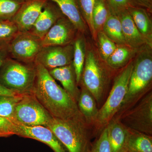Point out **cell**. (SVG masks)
Returning <instances> with one entry per match:
<instances>
[{
  "label": "cell",
  "instance_id": "1",
  "mask_svg": "<svg viewBox=\"0 0 152 152\" xmlns=\"http://www.w3.org/2000/svg\"><path fill=\"white\" fill-rule=\"evenodd\" d=\"M35 64L36 77L32 93L50 115L66 120L81 114L77 103L58 85L49 71L40 64Z\"/></svg>",
  "mask_w": 152,
  "mask_h": 152
},
{
  "label": "cell",
  "instance_id": "2",
  "mask_svg": "<svg viewBox=\"0 0 152 152\" xmlns=\"http://www.w3.org/2000/svg\"><path fill=\"white\" fill-rule=\"evenodd\" d=\"M46 127L51 130L68 152H88L94 137L93 129L81 114L66 120L51 118Z\"/></svg>",
  "mask_w": 152,
  "mask_h": 152
},
{
  "label": "cell",
  "instance_id": "3",
  "mask_svg": "<svg viewBox=\"0 0 152 152\" xmlns=\"http://www.w3.org/2000/svg\"><path fill=\"white\" fill-rule=\"evenodd\" d=\"M151 48H142L133 61L127 92L121 107L114 118L119 116L151 91L152 57Z\"/></svg>",
  "mask_w": 152,
  "mask_h": 152
},
{
  "label": "cell",
  "instance_id": "4",
  "mask_svg": "<svg viewBox=\"0 0 152 152\" xmlns=\"http://www.w3.org/2000/svg\"><path fill=\"white\" fill-rule=\"evenodd\" d=\"M133 68L131 61L115 77L111 89L105 101L99 109L93 134L96 137L119 111L127 92Z\"/></svg>",
  "mask_w": 152,
  "mask_h": 152
},
{
  "label": "cell",
  "instance_id": "5",
  "mask_svg": "<svg viewBox=\"0 0 152 152\" xmlns=\"http://www.w3.org/2000/svg\"><path fill=\"white\" fill-rule=\"evenodd\" d=\"M110 70L107 65L101 62L92 50L86 52L79 86H83L91 93L99 109L103 104L109 93Z\"/></svg>",
  "mask_w": 152,
  "mask_h": 152
},
{
  "label": "cell",
  "instance_id": "6",
  "mask_svg": "<svg viewBox=\"0 0 152 152\" xmlns=\"http://www.w3.org/2000/svg\"><path fill=\"white\" fill-rule=\"evenodd\" d=\"M36 77L35 63L27 64L10 58L0 69V83L22 94L32 93Z\"/></svg>",
  "mask_w": 152,
  "mask_h": 152
},
{
  "label": "cell",
  "instance_id": "7",
  "mask_svg": "<svg viewBox=\"0 0 152 152\" xmlns=\"http://www.w3.org/2000/svg\"><path fill=\"white\" fill-rule=\"evenodd\" d=\"M118 119L126 127L152 136V92L150 91Z\"/></svg>",
  "mask_w": 152,
  "mask_h": 152
},
{
  "label": "cell",
  "instance_id": "8",
  "mask_svg": "<svg viewBox=\"0 0 152 152\" xmlns=\"http://www.w3.org/2000/svg\"><path fill=\"white\" fill-rule=\"evenodd\" d=\"M51 118L31 93L22 96L15 107L11 120L16 124L46 127Z\"/></svg>",
  "mask_w": 152,
  "mask_h": 152
},
{
  "label": "cell",
  "instance_id": "9",
  "mask_svg": "<svg viewBox=\"0 0 152 152\" xmlns=\"http://www.w3.org/2000/svg\"><path fill=\"white\" fill-rule=\"evenodd\" d=\"M42 48L40 38L29 31L19 32L8 44L10 58L27 64L35 63Z\"/></svg>",
  "mask_w": 152,
  "mask_h": 152
},
{
  "label": "cell",
  "instance_id": "10",
  "mask_svg": "<svg viewBox=\"0 0 152 152\" xmlns=\"http://www.w3.org/2000/svg\"><path fill=\"white\" fill-rule=\"evenodd\" d=\"M73 42L65 46L44 47L36 58L35 63L39 64L49 71L72 63Z\"/></svg>",
  "mask_w": 152,
  "mask_h": 152
},
{
  "label": "cell",
  "instance_id": "11",
  "mask_svg": "<svg viewBox=\"0 0 152 152\" xmlns=\"http://www.w3.org/2000/svg\"><path fill=\"white\" fill-rule=\"evenodd\" d=\"M77 30L66 17L59 19L42 39L43 47L65 46L72 43Z\"/></svg>",
  "mask_w": 152,
  "mask_h": 152
},
{
  "label": "cell",
  "instance_id": "12",
  "mask_svg": "<svg viewBox=\"0 0 152 152\" xmlns=\"http://www.w3.org/2000/svg\"><path fill=\"white\" fill-rule=\"evenodd\" d=\"M15 135L42 142L50 147L54 152H68L51 130L44 126H28L16 124Z\"/></svg>",
  "mask_w": 152,
  "mask_h": 152
},
{
  "label": "cell",
  "instance_id": "13",
  "mask_svg": "<svg viewBox=\"0 0 152 152\" xmlns=\"http://www.w3.org/2000/svg\"><path fill=\"white\" fill-rule=\"evenodd\" d=\"M48 0H25L12 20L20 32L29 31Z\"/></svg>",
  "mask_w": 152,
  "mask_h": 152
},
{
  "label": "cell",
  "instance_id": "14",
  "mask_svg": "<svg viewBox=\"0 0 152 152\" xmlns=\"http://www.w3.org/2000/svg\"><path fill=\"white\" fill-rule=\"evenodd\" d=\"M64 16L58 7L48 0L29 32L42 39L57 21Z\"/></svg>",
  "mask_w": 152,
  "mask_h": 152
},
{
  "label": "cell",
  "instance_id": "15",
  "mask_svg": "<svg viewBox=\"0 0 152 152\" xmlns=\"http://www.w3.org/2000/svg\"><path fill=\"white\" fill-rule=\"evenodd\" d=\"M115 14L121 21L127 45L137 50H140L148 45L143 36L136 27L127 9L119 11Z\"/></svg>",
  "mask_w": 152,
  "mask_h": 152
},
{
  "label": "cell",
  "instance_id": "16",
  "mask_svg": "<svg viewBox=\"0 0 152 152\" xmlns=\"http://www.w3.org/2000/svg\"><path fill=\"white\" fill-rule=\"evenodd\" d=\"M49 72L55 80L61 83L63 88L77 103L80 89L79 88L77 83L72 63L68 65L50 70Z\"/></svg>",
  "mask_w": 152,
  "mask_h": 152
},
{
  "label": "cell",
  "instance_id": "17",
  "mask_svg": "<svg viewBox=\"0 0 152 152\" xmlns=\"http://www.w3.org/2000/svg\"><path fill=\"white\" fill-rule=\"evenodd\" d=\"M79 86L80 87V92L77 102L78 107L86 123L93 130L99 113L97 104L89 91L83 86Z\"/></svg>",
  "mask_w": 152,
  "mask_h": 152
},
{
  "label": "cell",
  "instance_id": "18",
  "mask_svg": "<svg viewBox=\"0 0 152 152\" xmlns=\"http://www.w3.org/2000/svg\"><path fill=\"white\" fill-rule=\"evenodd\" d=\"M59 8L65 17L67 18L75 27L79 32H88V26L83 18L77 0H50Z\"/></svg>",
  "mask_w": 152,
  "mask_h": 152
},
{
  "label": "cell",
  "instance_id": "19",
  "mask_svg": "<svg viewBox=\"0 0 152 152\" xmlns=\"http://www.w3.org/2000/svg\"><path fill=\"white\" fill-rule=\"evenodd\" d=\"M128 129L122 152H152V136Z\"/></svg>",
  "mask_w": 152,
  "mask_h": 152
},
{
  "label": "cell",
  "instance_id": "20",
  "mask_svg": "<svg viewBox=\"0 0 152 152\" xmlns=\"http://www.w3.org/2000/svg\"><path fill=\"white\" fill-rule=\"evenodd\" d=\"M136 27L143 36L148 45L151 48L152 25L148 10L140 7H133L127 9Z\"/></svg>",
  "mask_w": 152,
  "mask_h": 152
},
{
  "label": "cell",
  "instance_id": "21",
  "mask_svg": "<svg viewBox=\"0 0 152 152\" xmlns=\"http://www.w3.org/2000/svg\"><path fill=\"white\" fill-rule=\"evenodd\" d=\"M107 126L111 152H121L127 134V128L117 118H113Z\"/></svg>",
  "mask_w": 152,
  "mask_h": 152
},
{
  "label": "cell",
  "instance_id": "22",
  "mask_svg": "<svg viewBox=\"0 0 152 152\" xmlns=\"http://www.w3.org/2000/svg\"><path fill=\"white\" fill-rule=\"evenodd\" d=\"M137 50L126 45H117L115 51L105 62L113 70L122 69L130 62V61L137 53Z\"/></svg>",
  "mask_w": 152,
  "mask_h": 152
},
{
  "label": "cell",
  "instance_id": "23",
  "mask_svg": "<svg viewBox=\"0 0 152 152\" xmlns=\"http://www.w3.org/2000/svg\"><path fill=\"white\" fill-rule=\"evenodd\" d=\"M102 31L116 45H126L121 21L110 8L108 18L103 27Z\"/></svg>",
  "mask_w": 152,
  "mask_h": 152
},
{
  "label": "cell",
  "instance_id": "24",
  "mask_svg": "<svg viewBox=\"0 0 152 152\" xmlns=\"http://www.w3.org/2000/svg\"><path fill=\"white\" fill-rule=\"evenodd\" d=\"M78 33L73 42L72 64L75 72L77 83L79 86L84 66L86 49L84 38Z\"/></svg>",
  "mask_w": 152,
  "mask_h": 152
},
{
  "label": "cell",
  "instance_id": "25",
  "mask_svg": "<svg viewBox=\"0 0 152 152\" xmlns=\"http://www.w3.org/2000/svg\"><path fill=\"white\" fill-rule=\"evenodd\" d=\"M110 12V7L106 0H96L93 9L92 20L96 35L98 32L102 31Z\"/></svg>",
  "mask_w": 152,
  "mask_h": 152
},
{
  "label": "cell",
  "instance_id": "26",
  "mask_svg": "<svg viewBox=\"0 0 152 152\" xmlns=\"http://www.w3.org/2000/svg\"><path fill=\"white\" fill-rule=\"evenodd\" d=\"M83 18L94 39L96 38L92 20L93 9L96 0H77Z\"/></svg>",
  "mask_w": 152,
  "mask_h": 152
},
{
  "label": "cell",
  "instance_id": "27",
  "mask_svg": "<svg viewBox=\"0 0 152 152\" xmlns=\"http://www.w3.org/2000/svg\"><path fill=\"white\" fill-rule=\"evenodd\" d=\"M99 51L102 59L105 62L110 56L115 51L117 45L107 37L102 31L97 33Z\"/></svg>",
  "mask_w": 152,
  "mask_h": 152
},
{
  "label": "cell",
  "instance_id": "28",
  "mask_svg": "<svg viewBox=\"0 0 152 152\" xmlns=\"http://www.w3.org/2000/svg\"><path fill=\"white\" fill-rule=\"evenodd\" d=\"M25 0H0V19L12 20Z\"/></svg>",
  "mask_w": 152,
  "mask_h": 152
},
{
  "label": "cell",
  "instance_id": "29",
  "mask_svg": "<svg viewBox=\"0 0 152 152\" xmlns=\"http://www.w3.org/2000/svg\"><path fill=\"white\" fill-rule=\"evenodd\" d=\"M19 32L12 20L0 19V42L8 45Z\"/></svg>",
  "mask_w": 152,
  "mask_h": 152
},
{
  "label": "cell",
  "instance_id": "30",
  "mask_svg": "<svg viewBox=\"0 0 152 152\" xmlns=\"http://www.w3.org/2000/svg\"><path fill=\"white\" fill-rule=\"evenodd\" d=\"M23 95L17 96H0V116L11 120L15 107Z\"/></svg>",
  "mask_w": 152,
  "mask_h": 152
},
{
  "label": "cell",
  "instance_id": "31",
  "mask_svg": "<svg viewBox=\"0 0 152 152\" xmlns=\"http://www.w3.org/2000/svg\"><path fill=\"white\" fill-rule=\"evenodd\" d=\"M88 152H111L108 137L107 126L96 137Z\"/></svg>",
  "mask_w": 152,
  "mask_h": 152
},
{
  "label": "cell",
  "instance_id": "32",
  "mask_svg": "<svg viewBox=\"0 0 152 152\" xmlns=\"http://www.w3.org/2000/svg\"><path fill=\"white\" fill-rule=\"evenodd\" d=\"M106 1L108 4L110 8L115 13L130 7H142L135 0H106Z\"/></svg>",
  "mask_w": 152,
  "mask_h": 152
},
{
  "label": "cell",
  "instance_id": "33",
  "mask_svg": "<svg viewBox=\"0 0 152 152\" xmlns=\"http://www.w3.org/2000/svg\"><path fill=\"white\" fill-rule=\"evenodd\" d=\"M16 124L10 119L0 116V133L5 134L9 137L15 134Z\"/></svg>",
  "mask_w": 152,
  "mask_h": 152
},
{
  "label": "cell",
  "instance_id": "34",
  "mask_svg": "<svg viewBox=\"0 0 152 152\" xmlns=\"http://www.w3.org/2000/svg\"><path fill=\"white\" fill-rule=\"evenodd\" d=\"M10 58L8 45H4L3 46H0V69L6 60Z\"/></svg>",
  "mask_w": 152,
  "mask_h": 152
},
{
  "label": "cell",
  "instance_id": "35",
  "mask_svg": "<svg viewBox=\"0 0 152 152\" xmlns=\"http://www.w3.org/2000/svg\"><path fill=\"white\" fill-rule=\"evenodd\" d=\"M22 94L17 93L13 90L10 89L0 83V96H20Z\"/></svg>",
  "mask_w": 152,
  "mask_h": 152
},
{
  "label": "cell",
  "instance_id": "36",
  "mask_svg": "<svg viewBox=\"0 0 152 152\" xmlns=\"http://www.w3.org/2000/svg\"><path fill=\"white\" fill-rule=\"evenodd\" d=\"M142 7L151 12L152 10V0H135Z\"/></svg>",
  "mask_w": 152,
  "mask_h": 152
},
{
  "label": "cell",
  "instance_id": "37",
  "mask_svg": "<svg viewBox=\"0 0 152 152\" xmlns=\"http://www.w3.org/2000/svg\"><path fill=\"white\" fill-rule=\"evenodd\" d=\"M9 137L7 135L5 134H2L0 133V137Z\"/></svg>",
  "mask_w": 152,
  "mask_h": 152
},
{
  "label": "cell",
  "instance_id": "38",
  "mask_svg": "<svg viewBox=\"0 0 152 152\" xmlns=\"http://www.w3.org/2000/svg\"></svg>",
  "mask_w": 152,
  "mask_h": 152
}]
</instances>
